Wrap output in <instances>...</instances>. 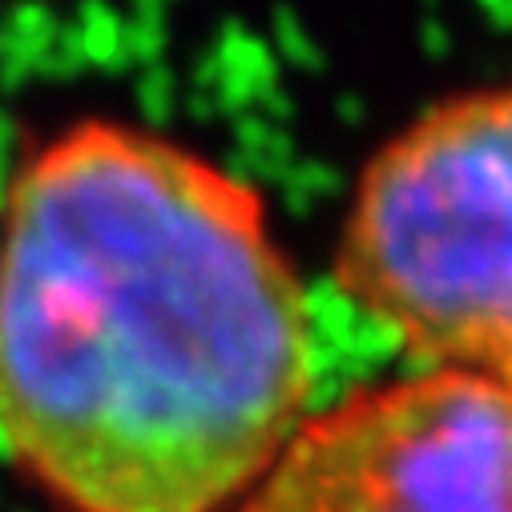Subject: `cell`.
<instances>
[{"mask_svg":"<svg viewBox=\"0 0 512 512\" xmlns=\"http://www.w3.org/2000/svg\"><path fill=\"white\" fill-rule=\"evenodd\" d=\"M311 388V303L254 186L121 121L25 162L0 222V444L61 512H234Z\"/></svg>","mask_w":512,"mask_h":512,"instance_id":"6da1fadb","label":"cell"},{"mask_svg":"<svg viewBox=\"0 0 512 512\" xmlns=\"http://www.w3.org/2000/svg\"><path fill=\"white\" fill-rule=\"evenodd\" d=\"M335 283L424 371L512 392V81L432 105L367 162Z\"/></svg>","mask_w":512,"mask_h":512,"instance_id":"7a4b0ae2","label":"cell"},{"mask_svg":"<svg viewBox=\"0 0 512 512\" xmlns=\"http://www.w3.org/2000/svg\"><path fill=\"white\" fill-rule=\"evenodd\" d=\"M234 512H512V392L416 371L311 412Z\"/></svg>","mask_w":512,"mask_h":512,"instance_id":"3957f363","label":"cell"}]
</instances>
